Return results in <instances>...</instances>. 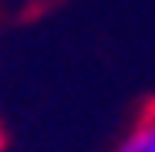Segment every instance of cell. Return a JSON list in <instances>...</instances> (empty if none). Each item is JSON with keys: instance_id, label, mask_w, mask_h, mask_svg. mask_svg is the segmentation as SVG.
Instances as JSON below:
<instances>
[{"instance_id": "6da1fadb", "label": "cell", "mask_w": 155, "mask_h": 152, "mask_svg": "<svg viewBox=\"0 0 155 152\" xmlns=\"http://www.w3.org/2000/svg\"><path fill=\"white\" fill-rule=\"evenodd\" d=\"M118 152H155V108L128 132V139L118 145Z\"/></svg>"}, {"instance_id": "7a4b0ae2", "label": "cell", "mask_w": 155, "mask_h": 152, "mask_svg": "<svg viewBox=\"0 0 155 152\" xmlns=\"http://www.w3.org/2000/svg\"><path fill=\"white\" fill-rule=\"evenodd\" d=\"M0 152H4V132H0Z\"/></svg>"}]
</instances>
